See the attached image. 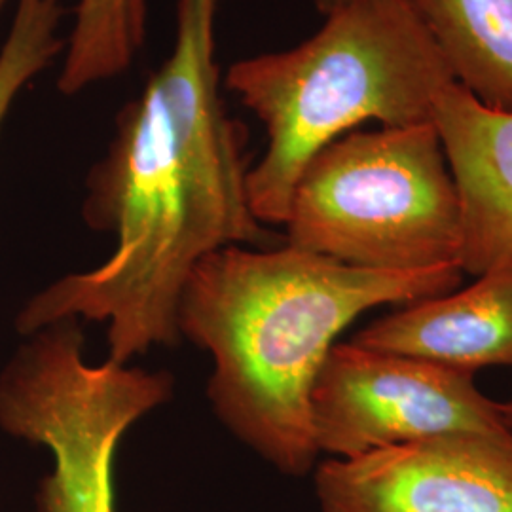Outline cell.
<instances>
[{"label": "cell", "instance_id": "cell-12", "mask_svg": "<svg viewBox=\"0 0 512 512\" xmlns=\"http://www.w3.org/2000/svg\"><path fill=\"white\" fill-rule=\"evenodd\" d=\"M145 0H74L73 31L93 48L126 50L145 38Z\"/></svg>", "mask_w": 512, "mask_h": 512}, {"label": "cell", "instance_id": "cell-5", "mask_svg": "<svg viewBox=\"0 0 512 512\" xmlns=\"http://www.w3.org/2000/svg\"><path fill=\"white\" fill-rule=\"evenodd\" d=\"M310 412L319 454L340 459L440 433L509 431L473 372L353 342L330 349Z\"/></svg>", "mask_w": 512, "mask_h": 512}, {"label": "cell", "instance_id": "cell-7", "mask_svg": "<svg viewBox=\"0 0 512 512\" xmlns=\"http://www.w3.org/2000/svg\"><path fill=\"white\" fill-rule=\"evenodd\" d=\"M431 122L458 190L461 270L478 277L512 262V110L482 105L454 80Z\"/></svg>", "mask_w": 512, "mask_h": 512}, {"label": "cell", "instance_id": "cell-8", "mask_svg": "<svg viewBox=\"0 0 512 512\" xmlns=\"http://www.w3.org/2000/svg\"><path fill=\"white\" fill-rule=\"evenodd\" d=\"M351 342L473 374L512 366V262L478 275L463 291L404 304Z\"/></svg>", "mask_w": 512, "mask_h": 512}, {"label": "cell", "instance_id": "cell-14", "mask_svg": "<svg viewBox=\"0 0 512 512\" xmlns=\"http://www.w3.org/2000/svg\"><path fill=\"white\" fill-rule=\"evenodd\" d=\"M501 410H503V418H505L509 429L512 431V399L507 403H501Z\"/></svg>", "mask_w": 512, "mask_h": 512}, {"label": "cell", "instance_id": "cell-10", "mask_svg": "<svg viewBox=\"0 0 512 512\" xmlns=\"http://www.w3.org/2000/svg\"><path fill=\"white\" fill-rule=\"evenodd\" d=\"M118 437L99 423H78L50 444L54 469L38 484L37 512H116Z\"/></svg>", "mask_w": 512, "mask_h": 512}, {"label": "cell", "instance_id": "cell-11", "mask_svg": "<svg viewBox=\"0 0 512 512\" xmlns=\"http://www.w3.org/2000/svg\"><path fill=\"white\" fill-rule=\"evenodd\" d=\"M63 14V0H18L10 33L0 48V131L21 90L63 54Z\"/></svg>", "mask_w": 512, "mask_h": 512}, {"label": "cell", "instance_id": "cell-3", "mask_svg": "<svg viewBox=\"0 0 512 512\" xmlns=\"http://www.w3.org/2000/svg\"><path fill=\"white\" fill-rule=\"evenodd\" d=\"M325 18L298 46L245 57L224 76L268 137L247 177L260 224L285 226L294 188L323 148L366 122H431L439 93L454 82L408 0H348Z\"/></svg>", "mask_w": 512, "mask_h": 512}, {"label": "cell", "instance_id": "cell-1", "mask_svg": "<svg viewBox=\"0 0 512 512\" xmlns=\"http://www.w3.org/2000/svg\"><path fill=\"white\" fill-rule=\"evenodd\" d=\"M220 2L177 0L171 54L88 177L84 219L114 251L31 296L16 315L21 336L63 319L107 323V359L128 365L181 340L179 302L205 256L268 238L249 205L245 131L220 97Z\"/></svg>", "mask_w": 512, "mask_h": 512}, {"label": "cell", "instance_id": "cell-9", "mask_svg": "<svg viewBox=\"0 0 512 512\" xmlns=\"http://www.w3.org/2000/svg\"><path fill=\"white\" fill-rule=\"evenodd\" d=\"M459 86L512 110V0H408Z\"/></svg>", "mask_w": 512, "mask_h": 512}, {"label": "cell", "instance_id": "cell-6", "mask_svg": "<svg viewBox=\"0 0 512 512\" xmlns=\"http://www.w3.org/2000/svg\"><path fill=\"white\" fill-rule=\"evenodd\" d=\"M321 512H512V431H454L313 469Z\"/></svg>", "mask_w": 512, "mask_h": 512}, {"label": "cell", "instance_id": "cell-13", "mask_svg": "<svg viewBox=\"0 0 512 512\" xmlns=\"http://www.w3.org/2000/svg\"><path fill=\"white\" fill-rule=\"evenodd\" d=\"M344 2H348V0H315V6H317V10H319L323 16H327L330 10L342 6Z\"/></svg>", "mask_w": 512, "mask_h": 512}, {"label": "cell", "instance_id": "cell-4", "mask_svg": "<svg viewBox=\"0 0 512 512\" xmlns=\"http://www.w3.org/2000/svg\"><path fill=\"white\" fill-rule=\"evenodd\" d=\"M287 243L380 272L461 266L458 190L433 122L351 131L296 184Z\"/></svg>", "mask_w": 512, "mask_h": 512}, {"label": "cell", "instance_id": "cell-2", "mask_svg": "<svg viewBox=\"0 0 512 512\" xmlns=\"http://www.w3.org/2000/svg\"><path fill=\"white\" fill-rule=\"evenodd\" d=\"M461 266L355 268L285 245H232L205 256L179 302V332L213 359L207 397L220 423L281 475L306 476L319 450L311 391L359 315L452 293Z\"/></svg>", "mask_w": 512, "mask_h": 512}, {"label": "cell", "instance_id": "cell-15", "mask_svg": "<svg viewBox=\"0 0 512 512\" xmlns=\"http://www.w3.org/2000/svg\"><path fill=\"white\" fill-rule=\"evenodd\" d=\"M4 2H6V0H0V12H2V6H4Z\"/></svg>", "mask_w": 512, "mask_h": 512}]
</instances>
